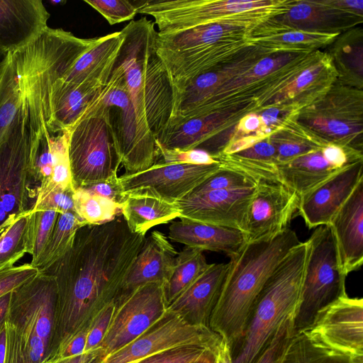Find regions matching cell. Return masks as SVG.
Masks as SVG:
<instances>
[{
    "label": "cell",
    "instance_id": "obj_20",
    "mask_svg": "<svg viewBox=\"0 0 363 363\" xmlns=\"http://www.w3.org/2000/svg\"><path fill=\"white\" fill-rule=\"evenodd\" d=\"M362 181L363 161H359L299 196L297 214L310 229L328 225Z\"/></svg>",
    "mask_w": 363,
    "mask_h": 363
},
{
    "label": "cell",
    "instance_id": "obj_16",
    "mask_svg": "<svg viewBox=\"0 0 363 363\" xmlns=\"http://www.w3.org/2000/svg\"><path fill=\"white\" fill-rule=\"evenodd\" d=\"M298 202L297 194L284 184L257 182L244 233L245 242L267 240L289 228Z\"/></svg>",
    "mask_w": 363,
    "mask_h": 363
},
{
    "label": "cell",
    "instance_id": "obj_43",
    "mask_svg": "<svg viewBox=\"0 0 363 363\" xmlns=\"http://www.w3.org/2000/svg\"><path fill=\"white\" fill-rule=\"evenodd\" d=\"M256 183L254 180L241 173L221 167L219 170L196 186L191 194H196L211 191L228 189Z\"/></svg>",
    "mask_w": 363,
    "mask_h": 363
},
{
    "label": "cell",
    "instance_id": "obj_57",
    "mask_svg": "<svg viewBox=\"0 0 363 363\" xmlns=\"http://www.w3.org/2000/svg\"><path fill=\"white\" fill-rule=\"evenodd\" d=\"M6 336L5 324L0 329V363H4L6 357Z\"/></svg>",
    "mask_w": 363,
    "mask_h": 363
},
{
    "label": "cell",
    "instance_id": "obj_22",
    "mask_svg": "<svg viewBox=\"0 0 363 363\" xmlns=\"http://www.w3.org/2000/svg\"><path fill=\"white\" fill-rule=\"evenodd\" d=\"M328 225L335 238L341 267L347 276L363 263V181Z\"/></svg>",
    "mask_w": 363,
    "mask_h": 363
},
{
    "label": "cell",
    "instance_id": "obj_28",
    "mask_svg": "<svg viewBox=\"0 0 363 363\" xmlns=\"http://www.w3.org/2000/svg\"><path fill=\"white\" fill-rule=\"evenodd\" d=\"M122 42L121 31L99 37L98 41L76 60L62 79L74 84L105 86Z\"/></svg>",
    "mask_w": 363,
    "mask_h": 363
},
{
    "label": "cell",
    "instance_id": "obj_7",
    "mask_svg": "<svg viewBox=\"0 0 363 363\" xmlns=\"http://www.w3.org/2000/svg\"><path fill=\"white\" fill-rule=\"evenodd\" d=\"M29 154L30 129L21 102L0 140V234L35 203L38 186L29 171Z\"/></svg>",
    "mask_w": 363,
    "mask_h": 363
},
{
    "label": "cell",
    "instance_id": "obj_31",
    "mask_svg": "<svg viewBox=\"0 0 363 363\" xmlns=\"http://www.w3.org/2000/svg\"><path fill=\"white\" fill-rule=\"evenodd\" d=\"M222 167L241 173L255 182H279L276 152L268 137L230 154L216 157Z\"/></svg>",
    "mask_w": 363,
    "mask_h": 363
},
{
    "label": "cell",
    "instance_id": "obj_15",
    "mask_svg": "<svg viewBox=\"0 0 363 363\" xmlns=\"http://www.w3.org/2000/svg\"><path fill=\"white\" fill-rule=\"evenodd\" d=\"M306 330L329 348L363 360V299L340 297L321 310Z\"/></svg>",
    "mask_w": 363,
    "mask_h": 363
},
{
    "label": "cell",
    "instance_id": "obj_54",
    "mask_svg": "<svg viewBox=\"0 0 363 363\" xmlns=\"http://www.w3.org/2000/svg\"><path fill=\"white\" fill-rule=\"evenodd\" d=\"M100 354L99 347L82 354L44 363H89Z\"/></svg>",
    "mask_w": 363,
    "mask_h": 363
},
{
    "label": "cell",
    "instance_id": "obj_33",
    "mask_svg": "<svg viewBox=\"0 0 363 363\" xmlns=\"http://www.w3.org/2000/svg\"><path fill=\"white\" fill-rule=\"evenodd\" d=\"M121 203V215L133 233L145 236L152 227L180 218L176 203L145 194H127Z\"/></svg>",
    "mask_w": 363,
    "mask_h": 363
},
{
    "label": "cell",
    "instance_id": "obj_29",
    "mask_svg": "<svg viewBox=\"0 0 363 363\" xmlns=\"http://www.w3.org/2000/svg\"><path fill=\"white\" fill-rule=\"evenodd\" d=\"M104 86L74 84L57 79L50 92V132L57 134L69 130Z\"/></svg>",
    "mask_w": 363,
    "mask_h": 363
},
{
    "label": "cell",
    "instance_id": "obj_12",
    "mask_svg": "<svg viewBox=\"0 0 363 363\" xmlns=\"http://www.w3.org/2000/svg\"><path fill=\"white\" fill-rule=\"evenodd\" d=\"M222 337L203 325H193L167 310L147 330L125 346L89 363H138L169 349L196 345L216 350Z\"/></svg>",
    "mask_w": 363,
    "mask_h": 363
},
{
    "label": "cell",
    "instance_id": "obj_50",
    "mask_svg": "<svg viewBox=\"0 0 363 363\" xmlns=\"http://www.w3.org/2000/svg\"><path fill=\"white\" fill-rule=\"evenodd\" d=\"M38 272L37 268L28 263L0 270V296L12 291Z\"/></svg>",
    "mask_w": 363,
    "mask_h": 363
},
{
    "label": "cell",
    "instance_id": "obj_37",
    "mask_svg": "<svg viewBox=\"0 0 363 363\" xmlns=\"http://www.w3.org/2000/svg\"><path fill=\"white\" fill-rule=\"evenodd\" d=\"M203 250L186 247L177 253L173 272L164 286L167 306L189 288L210 267Z\"/></svg>",
    "mask_w": 363,
    "mask_h": 363
},
{
    "label": "cell",
    "instance_id": "obj_39",
    "mask_svg": "<svg viewBox=\"0 0 363 363\" xmlns=\"http://www.w3.org/2000/svg\"><path fill=\"white\" fill-rule=\"evenodd\" d=\"M75 213L86 225H101L120 216L121 204L109 199L92 194L82 187L73 194Z\"/></svg>",
    "mask_w": 363,
    "mask_h": 363
},
{
    "label": "cell",
    "instance_id": "obj_32",
    "mask_svg": "<svg viewBox=\"0 0 363 363\" xmlns=\"http://www.w3.org/2000/svg\"><path fill=\"white\" fill-rule=\"evenodd\" d=\"M342 84L363 89V28L356 26L338 35L326 52Z\"/></svg>",
    "mask_w": 363,
    "mask_h": 363
},
{
    "label": "cell",
    "instance_id": "obj_53",
    "mask_svg": "<svg viewBox=\"0 0 363 363\" xmlns=\"http://www.w3.org/2000/svg\"><path fill=\"white\" fill-rule=\"evenodd\" d=\"M335 9L363 17V0H323Z\"/></svg>",
    "mask_w": 363,
    "mask_h": 363
},
{
    "label": "cell",
    "instance_id": "obj_58",
    "mask_svg": "<svg viewBox=\"0 0 363 363\" xmlns=\"http://www.w3.org/2000/svg\"><path fill=\"white\" fill-rule=\"evenodd\" d=\"M216 350H206L200 358L191 363H216Z\"/></svg>",
    "mask_w": 363,
    "mask_h": 363
},
{
    "label": "cell",
    "instance_id": "obj_10",
    "mask_svg": "<svg viewBox=\"0 0 363 363\" xmlns=\"http://www.w3.org/2000/svg\"><path fill=\"white\" fill-rule=\"evenodd\" d=\"M68 149L74 189L117 174L120 163L112 133L104 116L80 118L69 130Z\"/></svg>",
    "mask_w": 363,
    "mask_h": 363
},
{
    "label": "cell",
    "instance_id": "obj_38",
    "mask_svg": "<svg viewBox=\"0 0 363 363\" xmlns=\"http://www.w3.org/2000/svg\"><path fill=\"white\" fill-rule=\"evenodd\" d=\"M86 225L75 213H59L41 255L33 266L45 272L72 247L77 230Z\"/></svg>",
    "mask_w": 363,
    "mask_h": 363
},
{
    "label": "cell",
    "instance_id": "obj_46",
    "mask_svg": "<svg viewBox=\"0 0 363 363\" xmlns=\"http://www.w3.org/2000/svg\"><path fill=\"white\" fill-rule=\"evenodd\" d=\"M156 145L159 157H161L160 161L164 163L206 165L219 162L207 152L202 150H182L167 148L157 143Z\"/></svg>",
    "mask_w": 363,
    "mask_h": 363
},
{
    "label": "cell",
    "instance_id": "obj_59",
    "mask_svg": "<svg viewBox=\"0 0 363 363\" xmlns=\"http://www.w3.org/2000/svg\"><path fill=\"white\" fill-rule=\"evenodd\" d=\"M7 53L5 52L4 50L0 49V70L4 63L5 59L6 57Z\"/></svg>",
    "mask_w": 363,
    "mask_h": 363
},
{
    "label": "cell",
    "instance_id": "obj_60",
    "mask_svg": "<svg viewBox=\"0 0 363 363\" xmlns=\"http://www.w3.org/2000/svg\"><path fill=\"white\" fill-rule=\"evenodd\" d=\"M50 3L52 4H65L66 3V1H50Z\"/></svg>",
    "mask_w": 363,
    "mask_h": 363
},
{
    "label": "cell",
    "instance_id": "obj_4",
    "mask_svg": "<svg viewBox=\"0 0 363 363\" xmlns=\"http://www.w3.org/2000/svg\"><path fill=\"white\" fill-rule=\"evenodd\" d=\"M57 285L43 272L11 291L5 320L4 363H44L54 334Z\"/></svg>",
    "mask_w": 363,
    "mask_h": 363
},
{
    "label": "cell",
    "instance_id": "obj_18",
    "mask_svg": "<svg viewBox=\"0 0 363 363\" xmlns=\"http://www.w3.org/2000/svg\"><path fill=\"white\" fill-rule=\"evenodd\" d=\"M362 23L363 17L331 7L323 0H294L287 11L260 23L252 33L291 29L340 35Z\"/></svg>",
    "mask_w": 363,
    "mask_h": 363
},
{
    "label": "cell",
    "instance_id": "obj_40",
    "mask_svg": "<svg viewBox=\"0 0 363 363\" xmlns=\"http://www.w3.org/2000/svg\"><path fill=\"white\" fill-rule=\"evenodd\" d=\"M50 145L53 155L52 174L48 186L43 190L37 191L36 200L55 189H75L69 157V131L52 135Z\"/></svg>",
    "mask_w": 363,
    "mask_h": 363
},
{
    "label": "cell",
    "instance_id": "obj_21",
    "mask_svg": "<svg viewBox=\"0 0 363 363\" xmlns=\"http://www.w3.org/2000/svg\"><path fill=\"white\" fill-rule=\"evenodd\" d=\"M50 16L41 0H0V49L9 53L30 44L48 28Z\"/></svg>",
    "mask_w": 363,
    "mask_h": 363
},
{
    "label": "cell",
    "instance_id": "obj_30",
    "mask_svg": "<svg viewBox=\"0 0 363 363\" xmlns=\"http://www.w3.org/2000/svg\"><path fill=\"white\" fill-rule=\"evenodd\" d=\"M345 168L330 162L324 155L322 148L289 162L278 164L280 182L298 196L323 184Z\"/></svg>",
    "mask_w": 363,
    "mask_h": 363
},
{
    "label": "cell",
    "instance_id": "obj_23",
    "mask_svg": "<svg viewBox=\"0 0 363 363\" xmlns=\"http://www.w3.org/2000/svg\"><path fill=\"white\" fill-rule=\"evenodd\" d=\"M247 108H230L172 123L156 143L167 148L188 150L237 125Z\"/></svg>",
    "mask_w": 363,
    "mask_h": 363
},
{
    "label": "cell",
    "instance_id": "obj_34",
    "mask_svg": "<svg viewBox=\"0 0 363 363\" xmlns=\"http://www.w3.org/2000/svg\"><path fill=\"white\" fill-rule=\"evenodd\" d=\"M337 34L306 32L298 30H274L253 32L251 44L277 52H311L328 47Z\"/></svg>",
    "mask_w": 363,
    "mask_h": 363
},
{
    "label": "cell",
    "instance_id": "obj_24",
    "mask_svg": "<svg viewBox=\"0 0 363 363\" xmlns=\"http://www.w3.org/2000/svg\"><path fill=\"white\" fill-rule=\"evenodd\" d=\"M336 79L330 57L318 50L313 61L259 109L274 105H293L301 109L323 96Z\"/></svg>",
    "mask_w": 363,
    "mask_h": 363
},
{
    "label": "cell",
    "instance_id": "obj_56",
    "mask_svg": "<svg viewBox=\"0 0 363 363\" xmlns=\"http://www.w3.org/2000/svg\"><path fill=\"white\" fill-rule=\"evenodd\" d=\"M11 296V291L0 296V329L5 324L10 306Z\"/></svg>",
    "mask_w": 363,
    "mask_h": 363
},
{
    "label": "cell",
    "instance_id": "obj_25",
    "mask_svg": "<svg viewBox=\"0 0 363 363\" xmlns=\"http://www.w3.org/2000/svg\"><path fill=\"white\" fill-rule=\"evenodd\" d=\"M229 263L211 264L208 269L167 310L187 323L208 327L210 316L218 298Z\"/></svg>",
    "mask_w": 363,
    "mask_h": 363
},
{
    "label": "cell",
    "instance_id": "obj_1",
    "mask_svg": "<svg viewBox=\"0 0 363 363\" xmlns=\"http://www.w3.org/2000/svg\"><path fill=\"white\" fill-rule=\"evenodd\" d=\"M121 215L101 225L80 228L71 248L46 271L57 285L54 334L50 357L115 301L144 242Z\"/></svg>",
    "mask_w": 363,
    "mask_h": 363
},
{
    "label": "cell",
    "instance_id": "obj_26",
    "mask_svg": "<svg viewBox=\"0 0 363 363\" xmlns=\"http://www.w3.org/2000/svg\"><path fill=\"white\" fill-rule=\"evenodd\" d=\"M177 253L164 233L152 231L145 238L121 291L149 283H159L164 286L172 276Z\"/></svg>",
    "mask_w": 363,
    "mask_h": 363
},
{
    "label": "cell",
    "instance_id": "obj_45",
    "mask_svg": "<svg viewBox=\"0 0 363 363\" xmlns=\"http://www.w3.org/2000/svg\"><path fill=\"white\" fill-rule=\"evenodd\" d=\"M101 13L110 25L133 19L138 13L134 2L127 0H84Z\"/></svg>",
    "mask_w": 363,
    "mask_h": 363
},
{
    "label": "cell",
    "instance_id": "obj_19",
    "mask_svg": "<svg viewBox=\"0 0 363 363\" xmlns=\"http://www.w3.org/2000/svg\"><path fill=\"white\" fill-rule=\"evenodd\" d=\"M272 53L274 52L268 48L250 44L229 60L194 78L178 97L172 123L185 120L219 86L247 72L260 60Z\"/></svg>",
    "mask_w": 363,
    "mask_h": 363
},
{
    "label": "cell",
    "instance_id": "obj_2",
    "mask_svg": "<svg viewBox=\"0 0 363 363\" xmlns=\"http://www.w3.org/2000/svg\"><path fill=\"white\" fill-rule=\"evenodd\" d=\"M301 242L296 232L287 228L271 239L245 243L238 254L230 259L208 328L227 342L231 352L242 340L268 279Z\"/></svg>",
    "mask_w": 363,
    "mask_h": 363
},
{
    "label": "cell",
    "instance_id": "obj_8",
    "mask_svg": "<svg viewBox=\"0 0 363 363\" xmlns=\"http://www.w3.org/2000/svg\"><path fill=\"white\" fill-rule=\"evenodd\" d=\"M306 242L301 301L294 319V334L307 330L321 310L347 294V275L330 225L315 228Z\"/></svg>",
    "mask_w": 363,
    "mask_h": 363
},
{
    "label": "cell",
    "instance_id": "obj_41",
    "mask_svg": "<svg viewBox=\"0 0 363 363\" xmlns=\"http://www.w3.org/2000/svg\"><path fill=\"white\" fill-rule=\"evenodd\" d=\"M30 212L19 217L0 234V270L13 267L26 253Z\"/></svg>",
    "mask_w": 363,
    "mask_h": 363
},
{
    "label": "cell",
    "instance_id": "obj_42",
    "mask_svg": "<svg viewBox=\"0 0 363 363\" xmlns=\"http://www.w3.org/2000/svg\"><path fill=\"white\" fill-rule=\"evenodd\" d=\"M59 213L53 210L30 212L28 233L26 253L31 255L33 266L41 255L54 228Z\"/></svg>",
    "mask_w": 363,
    "mask_h": 363
},
{
    "label": "cell",
    "instance_id": "obj_36",
    "mask_svg": "<svg viewBox=\"0 0 363 363\" xmlns=\"http://www.w3.org/2000/svg\"><path fill=\"white\" fill-rule=\"evenodd\" d=\"M279 363H363V360L333 350L303 330L292 335Z\"/></svg>",
    "mask_w": 363,
    "mask_h": 363
},
{
    "label": "cell",
    "instance_id": "obj_44",
    "mask_svg": "<svg viewBox=\"0 0 363 363\" xmlns=\"http://www.w3.org/2000/svg\"><path fill=\"white\" fill-rule=\"evenodd\" d=\"M294 317H289L279 326L270 341L252 363H279L283 352L294 334Z\"/></svg>",
    "mask_w": 363,
    "mask_h": 363
},
{
    "label": "cell",
    "instance_id": "obj_14",
    "mask_svg": "<svg viewBox=\"0 0 363 363\" xmlns=\"http://www.w3.org/2000/svg\"><path fill=\"white\" fill-rule=\"evenodd\" d=\"M221 167L220 162L197 165L155 162L145 170L121 175L124 195L145 194L177 203Z\"/></svg>",
    "mask_w": 363,
    "mask_h": 363
},
{
    "label": "cell",
    "instance_id": "obj_5",
    "mask_svg": "<svg viewBox=\"0 0 363 363\" xmlns=\"http://www.w3.org/2000/svg\"><path fill=\"white\" fill-rule=\"evenodd\" d=\"M307 242H301L281 261L259 294L245 334L231 352L233 363H252L279 326L295 316L301 301Z\"/></svg>",
    "mask_w": 363,
    "mask_h": 363
},
{
    "label": "cell",
    "instance_id": "obj_51",
    "mask_svg": "<svg viewBox=\"0 0 363 363\" xmlns=\"http://www.w3.org/2000/svg\"><path fill=\"white\" fill-rule=\"evenodd\" d=\"M82 188L90 194L109 199L120 204L123 202L126 197L118 182L117 174H113L106 180L82 186Z\"/></svg>",
    "mask_w": 363,
    "mask_h": 363
},
{
    "label": "cell",
    "instance_id": "obj_47",
    "mask_svg": "<svg viewBox=\"0 0 363 363\" xmlns=\"http://www.w3.org/2000/svg\"><path fill=\"white\" fill-rule=\"evenodd\" d=\"M115 309V301L104 306L91 319L86 336L85 352L99 347L111 324Z\"/></svg>",
    "mask_w": 363,
    "mask_h": 363
},
{
    "label": "cell",
    "instance_id": "obj_35",
    "mask_svg": "<svg viewBox=\"0 0 363 363\" xmlns=\"http://www.w3.org/2000/svg\"><path fill=\"white\" fill-rule=\"evenodd\" d=\"M296 118L289 121L268 137L274 147L278 164L289 162L325 145L302 126Z\"/></svg>",
    "mask_w": 363,
    "mask_h": 363
},
{
    "label": "cell",
    "instance_id": "obj_48",
    "mask_svg": "<svg viewBox=\"0 0 363 363\" xmlns=\"http://www.w3.org/2000/svg\"><path fill=\"white\" fill-rule=\"evenodd\" d=\"M206 350H209L196 345L178 347L151 355L138 363H191Z\"/></svg>",
    "mask_w": 363,
    "mask_h": 363
},
{
    "label": "cell",
    "instance_id": "obj_11",
    "mask_svg": "<svg viewBox=\"0 0 363 363\" xmlns=\"http://www.w3.org/2000/svg\"><path fill=\"white\" fill-rule=\"evenodd\" d=\"M281 0H145L134 1L138 13L151 16L160 34L214 23L274 6Z\"/></svg>",
    "mask_w": 363,
    "mask_h": 363
},
{
    "label": "cell",
    "instance_id": "obj_13",
    "mask_svg": "<svg viewBox=\"0 0 363 363\" xmlns=\"http://www.w3.org/2000/svg\"><path fill=\"white\" fill-rule=\"evenodd\" d=\"M167 308L162 284L149 283L121 291L96 358H103L136 339L163 316Z\"/></svg>",
    "mask_w": 363,
    "mask_h": 363
},
{
    "label": "cell",
    "instance_id": "obj_3",
    "mask_svg": "<svg viewBox=\"0 0 363 363\" xmlns=\"http://www.w3.org/2000/svg\"><path fill=\"white\" fill-rule=\"evenodd\" d=\"M121 32L123 42L115 63L125 82L140 123L159 138L176 114L173 86L156 51L157 30L153 21H131Z\"/></svg>",
    "mask_w": 363,
    "mask_h": 363
},
{
    "label": "cell",
    "instance_id": "obj_6",
    "mask_svg": "<svg viewBox=\"0 0 363 363\" xmlns=\"http://www.w3.org/2000/svg\"><path fill=\"white\" fill-rule=\"evenodd\" d=\"M96 114L105 117L120 165L126 174L145 170L157 162L159 155L156 138L140 123L123 69L116 63L107 84L80 118Z\"/></svg>",
    "mask_w": 363,
    "mask_h": 363
},
{
    "label": "cell",
    "instance_id": "obj_17",
    "mask_svg": "<svg viewBox=\"0 0 363 363\" xmlns=\"http://www.w3.org/2000/svg\"><path fill=\"white\" fill-rule=\"evenodd\" d=\"M255 185L189 194L176 203L180 210L179 218L235 228L245 233Z\"/></svg>",
    "mask_w": 363,
    "mask_h": 363
},
{
    "label": "cell",
    "instance_id": "obj_9",
    "mask_svg": "<svg viewBox=\"0 0 363 363\" xmlns=\"http://www.w3.org/2000/svg\"><path fill=\"white\" fill-rule=\"evenodd\" d=\"M296 120L325 145L362 152L363 90L336 80L323 96L302 108Z\"/></svg>",
    "mask_w": 363,
    "mask_h": 363
},
{
    "label": "cell",
    "instance_id": "obj_27",
    "mask_svg": "<svg viewBox=\"0 0 363 363\" xmlns=\"http://www.w3.org/2000/svg\"><path fill=\"white\" fill-rule=\"evenodd\" d=\"M167 238L186 247L223 252L230 259L246 243L245 234L240 230L186 218L171 223Z\"/></svg>",
    "mask_w": 363,
    "mask_h": 363
},
{
    "label": "cell",
    "instance_id": "obj_49",
    "mask_svg": "<svg viewBox=\"0 0 363 363\" xmlns=\"http://www.w3.org/2000/svg\"><path fill=\"white\" fill-rule=\"evenodd\" d=\"M74 191V190L60 189L51 191L43 198L36 200L32 211L53 210L59 213H75Z\"/></svg>",
    "mask_w": 363,
    "mask_h": 363
},
{
    "label": "cell",
    "instance_id": "obj_52",
    "mask_svg": "<svg viewBox=\"0 0 363 363\" xmlns=\"http://www.w3.org/2000/svg\"><path fill=\"white\" fill-rule=\"evenodd\" d=\"M89 324L82 328L73 336H72L58 350L55 357L50 362L83 354L84 352V348L86 345Z\"/></svg>",
    "mask_w": 363,
    "mask_h": 363
},
{
    "label": "cell",
    "instance_id": "obj_55",
    "mask_svg": "<svg viewBox=\"0 0 363 363\" xmlns=\"http://www.w3.org/2000/svg\"><path fill=\"white\" fill-rule=\"evenodd\" d=\"M216 363H233L230 347L223 339L216 352Z\"/></svg>",
    "mask_w": 363,
    "mask_h": 363
}]
</instances>
